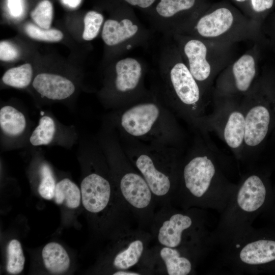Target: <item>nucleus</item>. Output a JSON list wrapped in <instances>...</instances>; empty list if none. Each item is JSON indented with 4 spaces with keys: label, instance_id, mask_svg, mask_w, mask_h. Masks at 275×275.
I'll return each instance as SVG.
<instances>
[{
    "label": "nucleus",
    "instance_id": "f257e3e1",
    "mask_svg": "<svg viewBox=\"0 0 275 275\" xmlns=\"http://www.w3.org/2000/svg\"><path fill=\"white\" fill-rule=\"evenodd\" d=\"M122 147L148 183L157 205L172 203L178 187L182 159L180 149L148 143L121 134Z\"/></svg>",
    "mask_w": 275,
    "mask_h": 275
},
{
    "label": "nucleus",
    "instance_id": "f03ea898",
    "mask_svg": "<svg viewBox=\"0 0 275 275\" xmlns=\"http://www.w3.org/2000/svg\"><path fill=\"white\" fill-rule=\"evenodd\" d=\"M117 123L121 134L148 143L180 149L183 140L173 114L153 97L121 109Z\"/></svg>",
    "mask_w": 275,
    "mask_h": 275
},
{
    "label": "nucleus",
    "instance_id": "7ed1b4c3",
    "mask_svg": "<svg viewBox=\"0 0 275 275\" xmlns=\"http://www.w3.org/2000/svg\"><path fill=\"white\" fill-rule=\"evenodd\" d=\"M113 179L118 192L133 215L138 227L149 231L157 205L144 177L129 160L118 143L114 145Z\"/></svg>",
    "mask_w": 275,
    "mask_h": 275
},
{
    "label": "nucleus",
    "instance_id": "20e7f679",
    "mask_svg": "<svg viewBox=\"0 0 275 275\" xmlns=\"http://www.w3.org/2000/svg\"><path fill=\"white\" fill-rule=\"evenodd\" d=\"M170 106L180 116L201 130L206 118L201 88L187 66L181 62L170 65L163 73Z\"/></svg>",
    "mask_w": 275,
    "mask_h": 275
},
{
    "label": "nucleus",
    "instance_id": "39448f33",
    "mask_svg": "<svg viewBox=\"0 0 275 275\" xmlns=\"http://www.w3.org/2000/svg\"><path fill=\"white\" fill-rule=\"evenodd\" d=\"M209 151L197 142L182 160L179 183L172 202L177 198L185 205H195L207 194L216 172Z\"/></svg>",
    "mask_w": 275,
    "mask_h": 275
},
{
    "label": "nucleus",
    "instance_id": "423d86ee",
    "mask_svg": "<svg viewBox=\"0 0 275 275\" xmlns=\"http://www.w3.org/2000/svg\"><path fill=\"white\" fill-rule=\"evenodd\" d=\"M270 84L242 104L245 122L243 152L260 147L275 128V86Z\"/></svg>",
    "mask_w": 275,
    "mask_h": 275
},
{
    "label": "nucleus",
    "instance_id": "0eeeda50",
    "mask_svg": "<svg viewBox=\"0 0 275 275\" xmlns=\"http://www.w3.org/2000/svg\"><path fill=\"white\" fill-rule=\"evenodd\" d=\"M80 191L82 205L89 212L103 213L111 206L136 222L120 196L114 181L111 182L101 174L92 172L86 176L81 181Z\"/></svg>",
    "mask_w": 275,
    "mask_h": 275
},
{
    "label": "nucleus",
    "instance_id": "6e6552de",
    "mask_svg": "<svg viewBox=\"0 0 275 275\" xmlns=\"http://www.w3.org/2000/svg\"><path fill=\"white\" fill-rule=\"evenodd\" d=\"M245 122L242 105L222 104L206 117L204 130H214L235 153L243 151Z\"/></svg>",
    "mask_w": 275,
    "mask_h": 275
},
{
    "label": "nucleus",
    "instance_id": "1a4fd4ad",
    "mask_svg": "<svg viewBox=\"0 0 275 275\" xmlns=\"http://www.w3.org/2000/svg\"><path fill=\"white\" fill-rule=\"evenodd\" d=\"M193 216L174 209L172 204L156 211L149 229L156 244L179 248L183 245L184 234L194 226Z\"/></svg>",
    "mask_w": 275,
    "mask_h": 275
},
{
    "label": "nucleus",
    "instance_id": "9d476101",
    "mask_svg": "<svg viewBox=\"0 0 275 275\" xmlns=\"http://www.w3.org/2000/svg\"><path fill=\"white\" fill-rule=\"evenodd\" d=\"M118 242L112 257L114 275H141L132 268L138 266L153 240L149 231L139 227L116 237Z\"/></svg>",
    "mask_w": 275,
    "mask_h": 275
},
{
    "label": "nucleus",
    "instance_id": "9b49d317",
    "mask_svg": "<svg viewBox=\"0 0 275 275\" xmlns=\"http://www.w3.org/2000/svg\"><path fill=\"white\" fill-rule=\"evenodd\" d=\"M143 77L142 65L136 59L127 57L116 63L113 86L117 106L122 109L147 96L141 92Z\"/></svg>",
    "mask_w": 275,
    "mask_h": 275
},
{
    "label": "nucleus",
    "instance_id": "f8f14e48",
    "mask_svg": "<svg viewBox=\"0 0 275 275\" xmlns=\"http://www.w3.org/2000/svg\"><path fill=\"white\" fill-rule=\"evenodd\" d=\"M33 87L42 96L51 100H63L75 91L73 83L60 75L42 73L34 78Z\"/></svg>",
    "mask_w": 275,
    "mask_h": 275
},
{
    "label": "nucleus",
    "instance_id": "ddd939ff",
    "mask_svg": "<svg viewBox=\"0 0 275 275\" xmlns=\"http://www.w3.org/2000/svg\"><path fill=\"white\" fill-rule=\"evenodd\" d=\"M183 51L188 61L187 67L200 86L211 74V66L206 58L207 47L201 40L191 39L185 42Z\"/></svg>",
    "mask_w": 275,
    "mask_h": 275
},
{
    "label": "nucleus",
    "instance_id": "4468645a",
    "mask_svg": "<svg viewBox=\"0 0 275 275\" xmlns=\"http://www.w3.org/2000/svg\"><path fill=\"white\" fill-rule=\"evenodd\" d=\"M266 188L257 175L248 176L243 182L237 195V203L244 211L252 212L258 210L264 202Z\"/></svg>",
    "mask_w": 275,
    "mask_h": 275
},
{
    "label": "nucleus",
    "instance_id": "2eb2a0df",
    "mask_svg": "<svg viewBox=\"0 0 275 275\" xmlns=\"http://www.w3.org/2000/svg\"><path fill=\"white\" fill-rule=\"evenodd\" d=\"M233 22L232 12L226 8H221L202 16L198 21L196 30L202 37L214 38L228 31Z\"/></svg>",
    "mask_w": 275,
    "mask_h": 275
},
{
    "label": "nucleus",
    "instance_id": "dca6fc26",
    "mask_svg": "<svg viewBox=\"0 0 275 275\" xmlns=\"http://www.w3.org/2000/svg\"><path fill=\"white\" fill-rule=\"evenodd\" d=\"M139 30L138 24L129 18H125L120 21L109 19L104 23L101 36L106 45L113 46L133 38Z\"/></svg>",
    "mask_w": 275,
    "mask_h": 275
},
{
    "label": "nucleus",
    "instance_id": "f3484780",
    "mask_svg": "<svg viewBox=\"0 0 275 275\" xmlns=\"http://www.w3.org/2000/svg\"><path fill=\"white\" fill-rule=\"evenodd\" d=\"M240 260L249 265L266 263L275 260V241L259 240L245 245L240 251Z\"/></svg>",
    "mask_w": 275,
    "mask_h": 275
},
{
    "label": "nucleus",
    "instance_id": "a211bd4d",
    "mask_svg": "<svg viewBox=\"0 0 275 275\" xmlns=\"http://www.w3.org/2000/svg\"><path fill=\"white\" fill-rule=\"evenodd\" d=\"M235 89L239 92H247L256 74V63L253 57L244 54L232 66Z\"/></svg>",
    "mask_w": 275,
    "mask_h": 275
},
{
    "label": "nucleus",
    "instance_id": "6ab92c4d",
    "mask_svg": "<svg viewBox=\"0 0 275 275\" xmlns=\"http://www.w3.org/2000/svg\"><path fill=\"white\" fill-rule=\"evenodd\" d=\"M43 263L47 270L53 274H61L69 267L70 260L65 249L59 243L51 242L43 248Z\"/></svg>",
    "mask_w": 275,
    "mask_h": 275
},
{
    "label": "nucleus",
    "instance_id": "aec40b11",
    "mask_svg": "<svg viewBox=\"0 0 275 275\" xmlns=\"http://www.w3.org/2000/svg\"><path fill=\"white\" fill-rule=\"evenodd\" d=\"M26 125V119L22 113L15 107L6 105L0 109V127L2 131L10 136L22 134Z\"/></svg>",
    "mask_w": 275,
    "mask_h": 275
},
{
    "label": "nucleus",
    "instance_id": "412c9836",
    "mask_svg": "<svg viewBox=\"0 0 275 275\" xmlns=\"http://www.w3.org/2000/svg\"><path fill=\"white\" fill-rule=\"evenodd\" d=\"M81 191L70 179L65 178L56 184L54 201L57 204H64L69 208H76L80 204Z\"/></svg>",
    "mask_w": 275,
    "mask_h": 275
},
{
    "label": "nucleus",
    "instance_id": "4be33fe9",
    "mask_svg": "<svg viewBox=\"0 0 275 275\" xmlns=\"http://www.w3.org/2000/svg\"><path fill=\"white\" fill-rule=\"evenodd\" d=\"M33 70L30 64H24L8 70L3 75V82L16 88H24L28 86L32 79Z\"/></svg>",
    "mask_w": 275,
    "mask_h": 275
},
{
    "label": "nucleus",
    "instance_id": "5701e85b",
    "mask_svg": "<svg viewBox=\"0 0 275 275\" xmlns=\"http://www.w3.org/2000/svg\"><path fill=\"white\" fill-rule=\"evenodd\" d=\"M55 133L56 125L52 118L47 116H43L33 131L30 142L35 146L48 145L52 142Z\"/></svg>",
    "mask_w": 275,
    "mask_h": 275
},
{
    "label": "nucleus",
    "instance_id": "b1692460",
    "mask_svg": "<svg viewBox=\"0 0 275 275\" xmlns=\"http://www.w3.org/2000/svg\"><path fill=\"white\" fill-rule=\"evenodd\" d=\"M7 261L6 270L11 274L20 273L23 269L25 257L20 242L11 240L7 246Z\"/></svg>",
    "mask_w": 275,
    "mask_h": 275
},
{
    "label": "nucleus",
    "instance_id": "393cba45",
    "mask_svg": "<svg viewBox=\"0 0 275 275\" xmlns=\"http://www.w3.org/2000/svg\"><path fill=\"white\" fill-rule=\"evenodd\" d=\"M195 3V0H160L156 11L162 18H171L180 12L191 8Z\"/></svg>",
    "mask_w": 275,
    "mask_h": 275
},
{
    "label": "nucleus",
    "instance_id": "a878e982",
    "mask_svg": "<svg viewBox=\"0 0 275 275\" xmlns=\"http://www.w3.org/2000/svg\"><path fill=\"white\" fill-rule=\"evenodd\" d=\"M52 15V5L49 0L40 1L31 13V16L37 25L45 29H50Z\"/></svg>",
    "mask_w": 275,
    "mask_h": 275
},
{
    "label": "nucleus",
    "instance_id": "bb28decb",
    "mask_svg": "<svg viewBox=\"0 0 275 275\" xmlns=\"http://www.w3.org/2000/svg\"><path fill=\"white\" fill-rule=\"evenodd\" d=\"M41 181L38 187L40 195L45 199L51 200L54 197L56 182L50 167L46 163L40 168Z\"/></svg>",
    "mask_w": 275,
    "mask_h": 275
},
{
    "label": "nucleus",
    "instance_id": "cd10ccee",
    "mask_svg": "<svg viewBox=\"0 0 275 275\" xmlns=\"http://www.w3.org/2000/svg\"><path fill=\"white\" fill-rule=\"evenodd\" d=\"M103 21L102 15L95 11H90L85 15L82 38L86 41L94 39L98 34Z\"/></svg>",
    "mask_w": 275,
    "mask_h": 275
},
{
    "label": "nucleus",
    "instance_id": "c85d7f7f",
    "mask_svg": "<svg viewBox=\"0 0 275 275\" xmlns=\"http://www.w3.org/2000/svg\"><path fill=\"white\" fill-rule=\"evenodd\" d=\"M25 30L31 38L41 41L57 42L63 38V33L56 29H45L32 23H28Z\"/></svg>",
    "mask_w": 275,
    "mask_h": 275
},
{
    "label": "nucleus",
    "instance_id": "c756f323",
    "mask_svg": "<svg viewBox=\"0 0 275 275\" xmlns=\"http://www.w3.org/2000/svg\"><path fill=\"white\" fill-rule=\"evenodd\" d=\"M19 55L17 47L6 41L0 43V59L3 61H10L16 59Z\"/></svg>",
    "mask_w": 275,
    "mask_h": 275
},
{
    "label": "nucleus",
    "instance_id": "7c9ffc66",
    "mask_svg": "<svg viewBox=\"0 0 275 275\" xmlns=\"http://www.w3.org/2000/svg\"><path fill=\"white\" fill-rule=\"evenodd\" d=\"M253 10L258 13L263 12L272 8L274 0H251Z\"/></svg>",
    "mask_w": 275,
    "mask_h": 275
},
{
    "label": "nucleus",
    "instance_id": "2f4dec72",
    "mask_svg": "<svg viewBox=\"0 0 275 275\" xmlns=\"http://www.w3.org/2000/svg\"><path fill=\"white\" fill-rule=\"evenodd\" d=\"M9 8L14 17L19 16L22 12L20 0H9Z\"/></svg>",
    "mask_w": 275,
    "mask_h": 275
},
{
    "label": "nucleus",
    "instance_id": "473e14b6",
    "mask_svg": "<svg viewBox=\"0 0 275 275\" xmlns=\"http://www.w3.org/2000/svg\"><path fill=\"white\" fill-rule=\"evenodd\" d=\"M125 2L134 6L145 9L151 6L156 0H124Z\"/></svg>",
    "mask_w": 275,
    "mask_h": 275
},
{
    "label": "nucleus",
    "instance_id": "72a5a7b5",
    "mask_svg": "<svg viewBox=\"0 0 275 275\" xmlns=\"http://www.w3.org/2000/svg\"><path fill=\"white\" fill-rule=\"evenodd\" d=\"M80 0H65L64 3L69 5L71 7H76L79 2Z\"/></svg>",
    "mask_w": 275,
    "mask_h": 275
},
{
    "label": "nucleus",
    "instance_id": "f704fd0d",
    "mask_svg": "<svg viewBox=\"0 0 275 275\" xmlns=\"http://www.w3.org/2000/svg\"><path fill=\"white\" fill-rule=\"evenodd\" d=\"M235 1H237V2H244V1H247V0H235Z\"/></svg>",
    "mask_w": 275,
    "mask_h": 275
},
{
    "label": "nucleus",
    "instance_id": "c9c22d12",
    "mask_svg": "<svg viewBox=\"0 0 275 275\" xmlns=\"http://www.w3.org/2000/svg\"><path fill=\"white\" fill-rule=\"evenodd\" d=\"M272 133H274V136H275V128H274V130H273Z\"/></svg>",
    "mask_w": 275,
    "mask_h": 275
},
{
    "label": "nucleus",
    "instance_id": "e433bc0d",
    "mask_svg": "<svg viewBox=\"0 0 275 275\" xmlns=\"http://www.w3.org/2000/svg\"><path fill=\"white\" fill-rule=\"evenodd\" d=\"M274 24H275V22H274ZM274 31H275V24H274Z\"/></svg>",
    "mask_w": 275,
    "mask_h": 275
}]
</instances>
